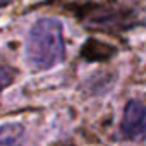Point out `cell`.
<instances>
[{
  "instance_id": "6da1fadb",
  "label": "cell",
  "mask_w": 146,
  "mask_h": 146,
  "mask_svg": "<svg viewBox=\"0 0 146 146\" xmlns=\"http://www.w3.org/2000/svg\"><path fill=\"white\" fill-rule=\"evenodd\" d=\"M62 24L53 17H43L33 24L26 41V60L36 70L57 65L64 58Z\"/></svg>"
},
{
  "instance_id": "7a4b0ae2",
  "label": "cell",
  "mask_w": 146,
  "mask_h": 146,
  "mask_svg": "<svg viewBox=\"0 0 146 146\" xmlns=\"http://www.w3.org/2000/svg\"><path fill=\"white\" fill-rule=\"evenodd\" d=\"M120 132L127 139L146 137V105L132 100L127 103L120 124Z\"/></svg>"
},
{
  "instance_id": "3957f363",
  "label": "cell",
  "mask_w": 146,
  "mask_h": 146,
  "mask_svg": "<svg viewBox=\"0 0 146 146\" xmlns=\"http://www.w3.org/2000/svg\"><path fill=\"white\" fill-rule=\"evenodd\" d=\"M23 125L19 122H7L0 125V146H16L23 137Z\"/></svg>"
},
{
  "instance_id": "277c9868",
  "label": "cell",
  "mask_w": 146,
  "mask_h": 146,
  "mask_svg": "<svg viewBox=\"0 0 146 146\" xmlns=\"http://www.w3.org/2000/svg\"><path fill=\"white\" fill-rule=\"evenodd\" d=\"M14 70L11 67H0V93H2L14 79Z\"/></svg>"
},
{
  "instance_id": "5b68a950",
  "label": "cell",
  "mask_w": 146,
  "mask_h": 146,
  "mask_svg": "<svg viewBox=\"0 0 146 146\" xmlns=\"http://www.w3.org/2000/svg\"><path fill=\"white\" fill-rule=\"evenodd\" d=\"M5 2H7V0H0V5H4Z\"/></svg>"
}]
</instances>
